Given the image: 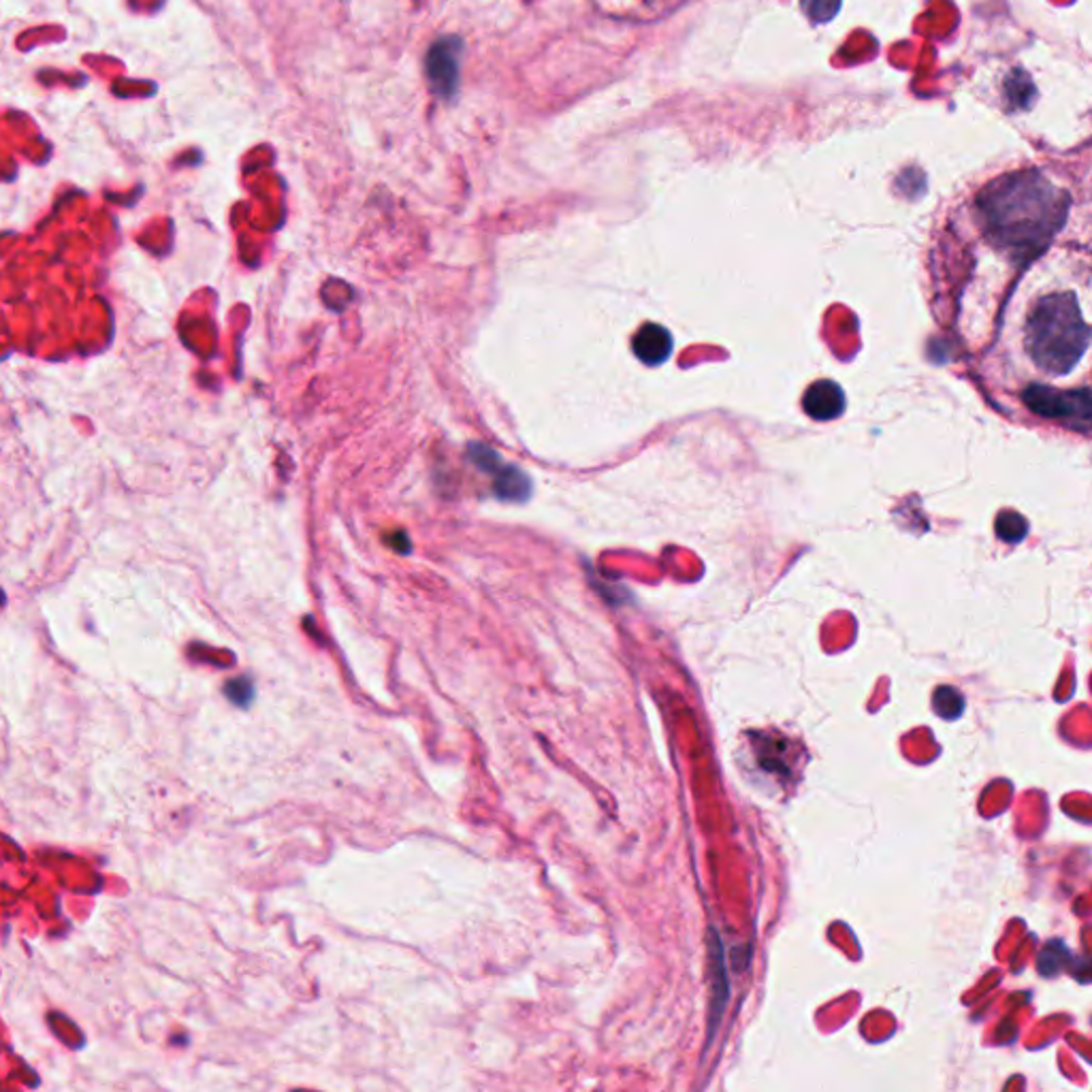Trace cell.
Wrapping results in <instances>:
<instances>
[{"label":"cell","mask_w":1092,"mask_h":1092,"mask_svg":"<svg viewBox=\"0 0 1092 1092\" xmlns=\"http://www.w3.org/2000/svg\"><path fill=\"white\" fill-rule=\"evenodd\" d=\"M1069 195L1039 171L999 178L977 199L986 235L1016 259L1037 257L1061 231L1069 213Z\"/></svg>","instance_id":"obj_1"},{"label":"cell","mask_w":1092,"mask_h":1092,"mask_svg":"<svg viewBox=\"0 0 1092 1092\" xmlns=\"http://www.w3.org/2000/svg\"><path fill=\"white\" fill-rule=\"evenodd\" d=\"M1091 329L1074 292H1054L1037 301L1026 321V348L1032 361L1056 376L1069 374L1089 350Z\"/></svg>","instance_id":"obj_2"},{"label":"cell","mask_w":1092,"mask_h":1092,"mask_svg":"<svg viewBox=\"0 0 1092 1092\" xmlns=\"http://www.w3.org/2000/svg\"><path fill=\"white\" fill-rule=\"evenodd\" d=\"M1024 404L1035 414L1052 420H1061L1071 429L1087 431L1091 425V393L1080 391H1056L1043 385H1030L1023 393Z\"/></svg>","instance_id":"obj_3"},{"label":"cell","mask_w":1092,"mask_h":1092,"mask_svg":"<svg viewBox=\"0 0 1092 1092\" xmlns=\"http://www.w3.org/2000/svg\"><path fill=\"white\" fill-rule=\"evenodd\" d=\"M464 41L459 37H444L435 41L427 54V77L440 99H453L459 86V63Z\"/></svg>","instance_id":"obj_4"},{"label":"cell","mask_w":1092,"mask_h":1092,"mask_svg":"<svg viewBox=\"0 0 1092 1092\" xmlns=\"http://www.w3.org/2000/svg\"><path fill=\"white\" fill-rule=\"evenodd\" d=\"M477 468L484 474L493 477V493L502 502L523 504L532 497L534 484L521 468L504 464L495 451H486L478 457Z\"/></svg>","instance_id":"obj_5"},{"label":"cell","mask_w":1092,"mask_h":1092,"mask_svg":"<svg viewBox=\"0 0 1092 1092\" xmlns=\"http://www.w3.org/2000/svg\"><path fill=\"white\" fill-rule=\"evenodd\" d=\"M845 393L832 380H818L803 398V408L816 420H834L845 412Z\"/></svg>","instance_id":"obj_6"},{"label":"cell","mask_w":1092,"mask_h":1092,"mask_svg":"<svg viewBox=\"0 0 1092 1092\" xmlns=\"http://www.w3.org/2000/svg\"><path fill=\"white\" fill-rule=\"evenodd\" d=\"M632 350L645 365H662L673 354V336L666 327L647 323L636 332Z\"/></svg>","instance_id":"obj_7"},{"label":"cell","mask_w":1092,"mask_h":1092,"mask_svg":"<svg viewBox=\"0 0 1092 1092\" xmlns=\"http://www.w3.org/2000/svg\"><path fill=\"white\" fill-rule=\"evenodd\" d=\"M1005 86H1007V88H1005V94H1007V99H1010V103H1012L1014 107H1020V109H1023V107H1028V105H1030V101L1035 99V88H1032V81H1030V77H1028L1026 73H1023V70L1012 73Z\"/></svg>","instance_id":"obj_8"},{"label":"cell","mask_w":1092,"mask_h":1092,"mask_svg":"<svg viewBox=\"0 0 1092 1092\" xmlns=\"http://www.w3.org/2000/svg\"><path fill=\"white\" fill-rule=\"evenodd\" d=\"M933 706L935 711L946 717V719H954V717H960L962 715V708H964V696L954 689V687H941L935 691V698H933Z\"/></svg>","instance_id":"obj_9"},{"label":"cell","mask_w":1092,"mask_h":1092,"mask_svg":"<svg viewBox=\"0 0 1092 1092\" xmlns=\"http://www.w3.org/2000/svg\"><path fill=\"white\" fill-rule=\"evenodd\" d=\"M1026 530H1028L1026 521L1016 512H1003L997 521V534L1005 543H1020Z\"/></svg>","instance_id":"obj_10"},{"label":"cell","mask_w":1092,"mask_h":1092,"mask_svg":"<svg viewBox=\"0 0 1092 1092\" xmlns=\"http://www.w3.org/2000/svg\"><path fill=\"white\" fill-rule=\"evenodd\" d=\"M255 682L250 681L248 677H239V679H233V681L226 682L224 687V693L226 698L239 706V708H248L255 700Z\"/></svg>","instance_id":"obj_11"}]
</instances>
